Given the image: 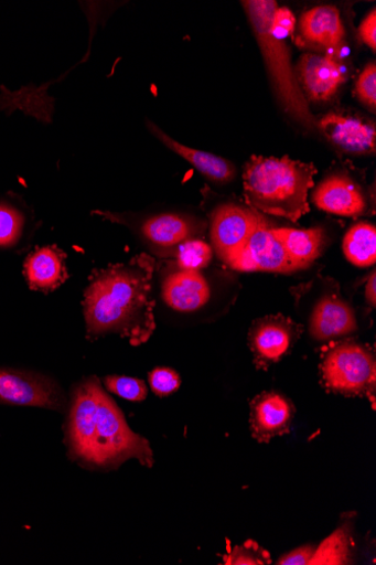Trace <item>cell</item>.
Returning <instances> with one entry per match:
<instances>
[{"label": "cell", "mask_w": 376, "mask_h": 565, "mask_svg": "<svg viewBox=\"0 0 376 565\" xmlns=\"http://www.w3.org/2000/svg\"><path fill=\"white\" fill-rule=\"evenodd\" d=\"M155 271L157 263L147 254L94 271L83 301L87 338L116 333L133 347L146 343L155 330Z\"/></svg>", "instance_id": "cell-1"}, {"label": "cell", "mask_w": 376, "mask_h": 565, "mask_svg": "<svg viewBox=\"0 0 376 565\" xmlns=\"http://www.w3.org/2000/svg\"><path fill=\"white\" fill-rule=\"evenodd\" d=\"M66 437L71 456L89 469H118L129 459L144 468L154 463L149 441L130 429L122 411L96 377L74 387Z\"/></svg>", "instance_id": "cell-2"}, {"label": "cell", "mask_w": 376, "mask_h": 565, "mask_svg": "<svg viewBox=\"0 0 376 565\" xmlns=\"http://www.w3.org/2000/svg\"><path fill=\"white\" fill-rule=\"evenodd\" d=\"M316 173L312 163L289 157H251L243 175L246 203L258 213L296 223L310 212L308 195Z\"/></svg>", "instance_id": "cell-3"}, {"label": "cell", "mask_w": 376, "mask_h": 565, "mask_svg": "<svg viewBox=\"0 0 376 565\" xmlns=\"http://www.w3.org/2000/svg\"><path fill=\"white\" fill-rule=\"evenodd\" d=\"M241 4L280 105L294 121L304 128L310 130L316 128V119L310 111L308 99L292 68L288 45L273 32L278 3L275 0H245Z\"/></svg>", "instance_id": "cell-4"}, {"label": "cell", "mask_w": 376, "mask_h": 565, "mask_svg": "<svg viewBox=\"0 0 376 565\" xmlns=\"http://www.w3.org/2000/svg\"><path fill=\"white\" fill-rule=\"evenodd\" d=\"M319 374L329 393L368 398L375 406L376 358L373 348L345 338L321 348Z\"/></svg>", "instance_id": "cell-5"}, {"label": "cell", "mask_w": 376, "mask_h": 565, "mask_svg": "<svg viewBox=\"0 0 376 565\" xmlns=\"http://www.w3.org/2000/svg\"><path fill=\"white\" fill-rule=\"evenodd\" d=\"M296 303H308V331L319 343L350 338L358 330L356 312L343 296L340 282L316 276L291 288Z\"/></svg>", "instance_id": "cell-6"}, {"label": "cell", "mask_w": 376, "mask_h": 565, "mask_svg": "<svg viewBox=\"0 0 376 565\" xmlns=\"http://www.w3.org/2000/svg\"><path fill=\"white\" fill-rule=\"evenodd\" d=\"M93 214L133 230L161 258H173L180 244L189 239H202L207 230L204 220L184 213H159L141 218L111 212L96 211Z\"/></svg>", "instance_id": "cell-7"}, {"label": "cell", "mask_w": 376, "mask_h": 565, "mask_svg": "<svg viewBox=\"0 0 376 565\" xmlns=\"http://www.w3.org/2000/svg\"><path fill=\"white\" fill-rule=\"evenodd\" d=\"M261 217L247 203L235 201L219 203L210 212L211 246L226 267L237 258Z\"/></svg>", "instance_id": "cell-8"}, {"label": "cell", "mask_w": 376, "mask_h": 565, "mask_svg": "<svg viewBox=\"0 0 376 565\" xmlns=\"http://www.w3.org/2000/svg\"><path fill=\"white\" fill-rule=\"evenodd\" d=\"M227 268L239 273H271L281 275L302 271L290 258V255L275 232V226L264 216L237 258Z\"/></svg>", "instance_id": "cell-9"}, {"label": "cell", "mask_w": 376, "mask_h": 565, "mask_svg": "<svg viewBox=\"0 0 376 565\" xmlns=\"http://www.w3.org/2000/svg\"><path fill=\"white\" fill-rule=\"evenodd\" d=\"M303 332V326L282 315L255 320L248 332V345L256 369L268 371L280 363Z\"/></svg>", "instance_id": "cell-10"}, {"label": "cell", "mask_w": 376, "mask_h": 565, "mask_svg": "<svg viewBox=\"0 0 376 565\" xmlns=\"http://www.w3.org/2000/svg\"><path fill=\"white\" fill-rule=\"evenodd\" d=\"M0 403L63 413L67 401L61 386L44 375L0 369Z\"/></svg>", "instance_id": "cell-11"}, {"label": "cell", "mask_w": 376, "mask_h": 565, "mask_svg": "<svg viewBox=\"0 0 376 565\" xmlns=\"http://www.w3.org/2000/svg\"><path fill=\"white\" fill-rule=\"evenodd\" d=\"M213 294L212 282L202 271L180 268L173 260L160 271V297L175 312L201 311Z\"/></svg>", "instance_id": "cell-12"}, {"label": "cell", "mask_w": 376, "mask_h": 565, "mask_svg": "<svg viewBox=\"0 0 376 565\" xmlns=\"http://www.w3.org/2000/svg\"><path fill=\"white\" fill-rule=\"evenodd\" d=\"M315 207L344 217L368 215V200L363 186L350 174L337 172L322 180L313 190Z\"/></svg>", "instance_id": "cell-13"}, {"label": "cell", "mask_w": 376, "mask_h": 565, "mask_svg": "<svg viewBox=\"0 0 376 565\" xmlns=\"http://www.w3.org/2000/svg\"><path fill=\"white\" fill-rule=\"evenodd\" d=\"M296 406L286 395L268 391L250 401V430L258 443L268 444L276 437L290 434Z\"/></svg>", "instance_id": "cell-14"}, {"label": "cell", "mask_w": 376, "mask_h": 565, "mask_svg": "<svg viewBox=\"0 0 376 565\" xmlns=\"http://www.w3.org/2000/svg\"><path fill=\"white\" fill-rule=\"evenodd\" d=\"M316 129L336 147L352 156H374L375 124L359 117L331 113L316 120Z\"/></svg>", "instance_id": "cell-15"}, {"label": "cell", "mask_w": 376, "mask_h": 565, "mask_svg": "<svg viewBox=\"0 0 376 565\" xmlns=\"http://www.w3.org/2000/svg\"><path fill=\"white\" fill-rule=\"evenodd\" d=\"M297 73L305 98L312 102L330 100L346 81L344 66L333 55L305 54Z\"/></svg>", "instance_id": "cell-16"}, {"label": "cell", "mask_w": 376, "mask_h": 565, "mask_svg": "<svg viewBox=\"0 0 376 565\" xmlns=\"http://www.w3.org/2000/svg\"><path fill=\"white\" fill-rule=\"evenodd\" d=\"M146 126L161 143L190 163L210 182L224 185L235 180L237 170L230 161L179 142L150 120L146 121Z\"/></svg>", "instance_id": "cell-17"}, {"label": "cell", "mask_w": 376, "mask_h": 565, "mask_svg": "<svg viewBox=\"0 0 376 565\" xmlns=\"http://www.w3.org/2000/svg\"><path fill=\"white\" fill-rule=\"evenodd\" d=\"M300 33L303 42L318 50L332 51L333 56L341 51L345 29L337 8L316 7L300 19Z\"/></svg>", "instance_id": "cell-18"}, {"label": "cell", "mask_w": 376, "mask_h": 565, "mask_svg": "<svg viewBox=\"0 0 376 565\" xmlns=\"http://www.w3.org/2000/svg\"><path fill=\"white\" fill-rule=\"evenodd\" d=\"M66 254L57 246H43L28 256L24 273L31 289L52 291L68 278Z\"/></svg>", "instance_id": "cell-19"}, {"label": "cell", "mask_w": 376, "mask_h": 565, "mask_svg": "<svg viewBox=\"0 0 376 565\" xmlns=\"http://www.w3.org/2000/svg\"><path fill=\"white\" fill-rule=\"evenodd\" d=\"M275 232L290 258L302 270L312 266L327 246L329 237L325 228L322 227L308 230L275 227Z\"/></svg>", "instance_id": "cell-20"}, {"label": "cell", "mask_w": 376, "mask_h": 565, "mask_svg": "<svg viewBox=\"0 0 376 565\" xmlns=\"http://www.w3.org/2000/svg\"><path fill=\"white\" fill-rule=\"evenodd\" d=\"M347 516L329 539L315 547L310 564H352L354 562L353 531L355 513L348 512Z\"/></svg>", "instance_id": "cell-21"}, {"label": "cell", "mask_w": 376, "mask_h": 565, "mask_svg": "<svg viewBox=\"0 0 376 565\" xmlns=\"http://www.w3.org/2000/svg\"><path fill=\"white\" fill-rule=\"evenodd\" d=\"M346 259L355 267L368 268L376 263V230L369 223H357L343 241Z\"/></svg>", "instance_id": "cell-22"}, {"label": "cell", "mask_w": 376, "mask_h": 565, "mask_svg": "<svg viewBox=\"0 0 376 565\" xmlns=\"http://www.w3.org/2000/svg\"><path fill=\"white\" fill-rule=\"evenodd\" d=\"M28 215L17 202L0 199V248H13L23 238Z\"/></svg>", "instance_id": "cell-23"}, {"label": "cell", "mask_w": 376, "mask_h": 565, "mask_svg": "<svg viewBox=\"0 0 376 565\" xmlns=\"http://www.w3.org/2000/svg\"><path fill=\"white\" fill-rule=\"evenodd\" d=\"M213 253L212 246L203 239H189L176 247L173 262L180 268L202 271L211 265Z\"/></svg>", "instance_id": "cell-24"}, {"label": "cell", "mask_w": 376, "mask_h": 565, "mask_svg": "<svg viewBox=\"0 0 376 565\" xmlns=\"http://www.w3.org/2000/svg\"><path fill=\"white\" fill-rule=\"evenodd\" d=\"M226 565H268L272 564L270 552H267L258 543L248 540L241 545L229 548L224 555Z\"/></svg>", "instance_id": "cell-25"}, {"label": "cell", "mask_w": 376, "mask_h": 565, "mask_svg": "<svg viewBox=\"0 0 376 565\" xmlns=\"http://www.w3.org/2000/svg\"><path fill=\"white\" fill-rule=\"evenodd\" d=\"M107 391L130 402H142L148 396L146 383L127 376H107L104 379Z\"/></svg>", "instance_id": "cell-26"}, {"label": "cell", "mask_w": 376, "mask_h": 565, "mask_svg": "<svg viewBox=\"0 0 376 565\" xmlns=\"http://www.w3.org/2000/svg\"><path fill=\"white\" fill-rule=\"evenodd\" d=\"M149 384L157 396L166 397L179 391L182 380L174 370L158 367L149 374Z\"/></svg>", "instance_id": "cell-27"}, {"label": "cell", "mask_w": 376, "mask_h": 565, "mask_svg": "<svg viewBox=\"0 0 376 565\" xmlns=\"http://www.w3.org/2000/svg\"><path fill=\"white\" fill-rule=\"evenodd\" d=\"M355 93L368 110L376 111V65L374 62L369 63L361 73Z\"/></svg>", "instance_id": "cell-28"}, {"label": "cell", "mask_w": 376, "mask_h": 565, "mask_svg": "<svg viewBox=\"0 0 376 565\" xmlns=\"http://www.w3.org/2000/svg\"><path fill=\"white\" fill-rule=\"evenodd\" d=\"M297 20L293 13L287 9H278L275 14L273 32L275 34L283 39L284 36L292 35L296 30Z\"/></svg>", "instance_id": "cell-29"}, {"label": "cell", "mask_w": 376, "mask_h": 565, "mask_svg": "<svg viewBox=\"0 0 376 565\" xmlns=\"http://www.w3.org/2000/svg\"><path fill=\"white\" fill-rule=\"evenodd\" d=\"M315 545L313 544H307V545H302L289 553H287L286 555H283L282 557H280L278 559V563L277 564H280V565H305V564H310L313 555H314V551H315Z\"/></svg>", "instance_id": "cell-30"}, {"label": "cell", "mask_w": 376, "mask_h": 565, "mask_svg": "<svg viewBox=\"0 0 376 565\" xmlns=\"http://www.w3.org/2000/svg\"><path fill=\"white\" fill-rule=\"evenodd\" d=\"M359 35L363 42L373 51L376 49V11H372L366 15L359 25Z\"/></svg>", "instance_id": "cell-31"}, {"label": "cell", "mask_w": 376, "mask_h": 565, "mask_svg": "<svg viewBox=\"0 0 376 565\" xmlns=\"http://www.w3.org/2000/svg\"><path fill=\"white\" fill-rule=\"evenodd\" d=\"M366 303L374 310L376 306V275L375 270L370 273L365 285Z\"/></svg>", "instance_id": "cell-32"}]
</instances>
